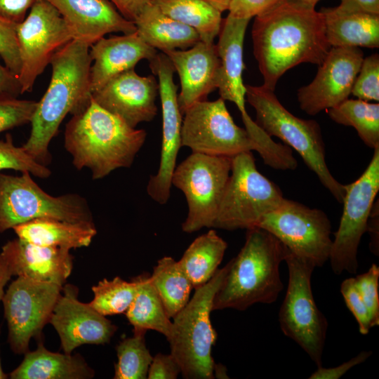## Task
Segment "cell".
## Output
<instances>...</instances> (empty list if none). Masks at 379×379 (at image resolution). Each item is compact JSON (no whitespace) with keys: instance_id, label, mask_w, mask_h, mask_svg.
Segmentation results:
<instances>
[{"instance_id":"6da1fadb","label":"cell","mask_w":379,"mask_h":379,"mask_svg":"<svg viewBox=\"0 0 379 379\" xmlns=\"http://www.w3.org/2000/svg\"><path fill=\"white\" fill-rule=\"evenodd\" d=\"M253 55L265 86L300 63H322L331 46L323 15L298 0H281L255 16L251 31Z\"/></svg>"},{"instance_id":"7a4b0ae2","label":"cell","mask_w":379,"mask_h":379,"mask_svg":"<svg viewBox=\"0 0 379 379\" xmlns=\"http://www.w3.org/2000/svg\"><path fill=\"white\" fill-rule=\"evenodd\" d=\"M51 78L31 121L30 135L22 145L37 162L51 161L48 147L67 114L84 110L91 100L90 46L72 40L51 58Z\"/></svg>"},{"instance_id":"3957f363","label":"cell","mask_w":379,"mask_h":379,"mask_svg":"<svg viewBox=\"0 0 379 379\" xmlns=\"http://www.w3.org/2000/svg\"><path fill=\"white\" fill-rule=\"evenodd\" d=\"M146 137L145 130L130 126L91 97L87 107L66 124L64 146L74 167L88 168L97 180L117 168L131 167Z\"/></svg>"},{"instance_id":"277c9868","label":"cell","mask_w":379,"mask_h":379,"mask_svg":"<svg viewBox=\"0 0 379 379\" xmlns=\"http://www.w3.org/2000/svg\"><path fill=\"white\" fill-rule=\"evenodd\" d=\"M246 230L243 247L228 262L213 298V310H245L256 303L272 304L284 288L279 267L284 261L285 246L261 227Z\"/></svg>"},{"instance_id":"5b68a950","label":"cell","mask_w":379,"mask_h":379,"mask_svg":"<svg viewBox=\"0 0 379 379\" xmlns=\"http://www.w3.org/2000/svg\"><path fill=\"white\" fill-rule=\"evenodd\" d=\"M246 86V101L255 111V122L270 137L275 136L295 150L338 202L344 199L345 185L331 174L326 161V149L317 121L291 114L279 102L274 91L264 85Z\"/></svg>"},{"instance_id":"8992f818","label":"cell","mask_w":379,"mask_h":379,"mask_svg":"<svg viewBox=\"0 0 379 379\" xmlns=\"http://www.w3.org/2000/svg\"><path fill=\"white\" fill-rule=\"evenodd\" d=\"M228 263L218 269L211 279L195 289L187 304L173 318V329L168 340L171 354L187 379H211L215 377L216 364L212 357V347L217 333L210 318L213 301L227 272Z\"/></svg>"},{"instance_id":"52a82bcc","label":"cell","mask_w":379,"mask_h":379,"mask_svg":"<svg viewBox=\"0 0 379 379\" xmlns=\"http://www.w3.org/2000/svg\"><path fill=\"white\" fill-rule=\"evenodd\" d=\"M255 161L251 152L232 157L213 228L235 230L256 227L284 199L280 188L258 171Z\"/></svg>"},{"instance_id":"ba28073f","label":"cell","mask_w":379,"mask_h":379,"mask_svg":"<svg viewBox=\"0 0 379 379\" xmlns=\"http://www.w3.org/2000/svg\"><path fill=\"white\" fill-rule=\"evenodd\" d=\"M284 261L288 270V284L279 312L280 328L317 366H322L328 321L312 294L311 277L316 267L286 247Z\"/></svg>"},{"instance_id":"9c48e42d","label":"cell","mask_w":379,"mask_h":379,"mask_svg":"<svg viewBox=\"0 0 379 379\" xmlns=\"http://www.w3.org/2000/svg\"><path fill=\"white\" fill-rule=\"evenodd\" d=\"M14 176L0 173V232L39 218L93 222L87 201L77 194L53 197L28 171Z\"/></svg>"},{"instance_id":"30bf717a","label":"cell","mask_w":379,"mask_h":379,"mask_svg":"<svg viewBox=\"0 0 379 379\" xmlns=\"http://www.w3.org/2000/svg\"><path fill=\"white\" fill-rule=\"evenodd\" d=\"M232 157L192 152L178 166L171 185L185 196L188 212L182 230L192 233L213 227L231 173Z\"/></svg>"},{"instance_id":"8fae6325","label":"cell","mask_w":379,"mask_h":379,"mask_svg":"<svg viewBox=\"0 0 379 379\" xmlns=\"http://www.w3.org/2000/svg\"><path fill=\"white\" fill-rule=\"evenodd\" d=\"M256 227L270 232L291 253L316 267L323 266L329 259L331 223L322 210L284 198Z\"/></svg>"},{"instance_id":"7c38bea8","label":"cell","mask_w":379,"mask_h":379,"mask_svg":"<svg viewBox=\"0 0 379 379\" xmlns=\"http://www.w3.org/2000/svg\"><path fill=\"white\" fill-rule=\"evenodd\" d=\"M345 187L343 213L328 259L336 275L343 272L357 273L358 248L367 230L370 213L379 190V148L374 149L360 177Z\"/></svg>"},{"instance_id":"4fadbf2b","label":"cell","mask_w":379,"mask_h":379,"mask_svg":"<svg viewBox=\"0 0 379 379\" xmlns=\"http://www.w3.org/2000/svg\"><path fill=\"white\" fill-rule=\"evenodd\" d=\"M181 144L192 152L228 157L257 150L246 130L234 123L220 98L197 102L183 113Z\"/></svg>"},{"instance_id":"5bb4252c","label":"cell","mask_w":379,"mask_h":379,"mask_svg":"<svg viewBox=\"0 0 379 379\" xmlns=\"http://www.w3.org/2000/svg\"><path fill=\"white\" fill-rule=\"evenodd\" d=\"M63 286L22 276L9 284L1 301L7 321L8 343L15 354H25L29 351L31 338L41 337Z\"/></svg>"},{"instance_id":"9a60e30c","label":"cell","mask_w":379,"mask_h":379,"mask_svg":"<svg viewBox=\"0 0 379 379\" xmlns=\"http://www.w3.org/2000/svg\"><path fill=\"white\" fill-rule=\"evenodd\" d=\"M15 34L22 94L32 91L54 54L72 39L59 11L46 0H39L32 6L25 20L16 24Z\"/></svg>"},{"instance_id":"2e32d148","label":"cell","mask_w":379,"mask_h":379,"mask_svg":"<svg viewBox=\"0 0 379 379\" xmlns=\"http://www.w3.org/2000/svg\"><path fill=\"white\" fill-rule=\"evenodd\" d=\"M149 67L158 79L159 95L162 112V138L159 169L150 177L147 192L156 202L165 204L171 194V177L176 166L181 144L182 114L178 102V87L174 82L175 69L164 53H157L150 61Z\"/></svg>"},{"instance_id":"e0dca14e","label":"cell","mask_w":379,"mask_h":379,"mask_svg":"<svg viewBox=\"0 0 379 379\" xmlns=\"http://www.w3.org/2000/svg\"><path fill=\"white\" fill-rule=\"evenodd\" d=\"M363 59L360 48L331 47L314 79L298 90L300 109L314 116L347 100Z\"/></svg>"},{"instance_id":"ac0fdd59","label":"cell","mask_w":379,"mask_h":379,"mask_svg":"<svg viewBox=\"0 0 379 379\" xmlns=\"http://www.w3.org/2000/svg\"><path fill=\"white\" fill-rule=\"evenodd\" d=\"M78 292L77 286L64 284L49 319L66 354L82 345L108 343L117 329L88 303L80 302Z\"/></svg>"},{"instance_id":"d6986e66","label":"cell","mask_w":379,"mask_h":379,"mask_svg":"<svg viewBox=\"0 0 379 379\" xmlns=\"http://www.w3.org/2000/svg\"><path fill=\"white\" fill-rule=\"evenodd\" d=\"M158 95L156 77L140 76L134 69L116 76L91 93L98 105L133 128L157 116Z\"/></svg>"},{"instance_id":"ffe728a7","label":"cell","mask_w":379,"mask_h":379,"mask_svg":"<svg viewBox=\"0 0 379 379\" xmlns=\"http://www.w3.org/2000/svg\"><path fill=\"white\" fill-rule=\"evenodd\" d=\"M180 81L178 102L183 113L217 89L220 59L216 44L199 41L185 50L164 52Z\"/></svg>"},{"instance_id":"44dd1931","label":"cell","mask_w":379,"mask_h":379,"mask_svg":"<svg viewBox=\"0 0 379 379\" xmlns=\"http://www.w3.org/2000/svg\"><path fill=\"white\" fill-rule=\"evenodd\" d=\"M60 13L72 40L91 46L107 34L136 32L109 0H46Z\"/></svg>"},{"instance_id":"7402d4cb","label":"cell","mask_w":379,"mask_h":379,"mask_svg":"<svg viewBox=\"0 0 379 379\" xmlns=\"http://www.w3.org/2000/svg\"><path fill=\"white\" fill-rule=\"evenodd\" d=\"M13 276L64 285L73 267L69 249L36 245L17 238L0 252Z\"/></svg>"},{"instance_id":"603a6c76","label":"cell","mask_w":379,"mask_h":379,"mask_svg":"<svg viewBox=\"0 0 379 379\" xmlns=\"http://www.w3.org/2000/svg\"><path fill=\"white\" fill-rule=\"evenodd\" d=\"M249 21L228 15L222 20L216 44L220 59L217 87L220 98L236 105L244 126L253 121L246 109V86L242 77L244 41Z\"/></svg>"},{"instance_id":"cb8c5ba5","label":"cell","mask_w":379,"mask_h":379,"mask_svg":"<svg viewBox=\"0 0 379 379\" xmlns=\"http://www.w3.org/2000/svg\"><path fill=\"white\" fill-rule=\"evenodd\" d=\"M93 61L90 72L91 93L116 76L132 69L142 60L150 61L158 53L137 32L102 37L90 46Z\"/></svg>"},{"instance_id":"d4e9b609","label":"cell","mask_w":379,"mask_h":379,"mask_svg":"<svg viewBox=\"0 0 379 379\" xmlns=\"http://www.w3.org/2000/svg\"><path fill=\"white\" fill-rule=\"evenodd\" d=\"M94 371L79 354H60L46 349L41 342L36 350L25 354L20 364L8 375L11 379H88Z\"/></svg>"},{"instance_id":"484cf974","label":"cell","mask_w":379,"mask_h":379,"mask_svg":"<svg viewBox=\"0 0 379 379\" xmlns=\"http://www.w3.org/2000/svg\"><path fill=\"white\" fill-rule=\"evenodd\" d=\"M13 230L18 238L27 242L69 250L89 246L97 234L94 222H71L54 218L34 219Z\"/></svg>"},{"instance_id":"4316f807","label":"cell","mask_w":379,"mask_h":379,"mask_svg":"<svg viewBox=\"0 0 379 379\" xmlns=\"http://www.w3.org/2000/svg\"><path fill=\"white\" fill-rule=\"evenodd\" d=\"M331 47H379V15L343 13L335 8L320 11Z\"/></svg>"},{"instance_id":"83f0119b","label":"cell","mask_w":379,"mask_h":379,"mask_svg":"<svg viewBox=\"0 0 379 379\" xmlns=\"http://www.w3.org/2000/svg\"><path fill=\"white\" fill-rule=\"evenodd\" d=\"M133 22L143 41L162 53L185 50L201 41L194 29L166 15L152 2Z\"/></svg>"},{"instance_id":"f1b7e54d","label":"cell","mask_w":379,"mask_h":379,"mask_svg":"<svg viewBox=\"0 0 379 379\" xmlns=\"http://www.w3.org/2000/svg\"><path fill=\"white\" fill-rule=\"evenodd\" d=\"M138 282L137 293L125 312L133 333L156 331L164 335L167 340L171 338L173 323L154 288L150 275L145 273L136 277Z\"/></svg>"},{"instance_id":"f546056e","label":"cell","mask_w":379,"mask_h":379,"mask_svg":"<svg viewBox=\"0 0 379 379\" xmlns=\"http://www.w3.org/2000/svg\"><path fill=\"white\" fill-rule=\"evenodd\" d=\"M227 244L213 230L195 239L178 261L196 289L207 283L218 269Z\"/></svg>"},{"instance_id":"4dcf8cb0","label":"cell","mask_w":379,"mask_h":379,"mask_svg":"<svg viewBox=\"0 0 379 379\" xmlns=\"http://www.w3.org/2000/svg\"><path fill=\"white\" fill-rule=\"evenodd\" d=\"M151 2L166 15L194 29L201 41L214 43L220 33L222 13L204 0H152Z\"/></svg>"},{"instance_id":"1f68e13d","label":"cell","mask_w":379,"mask_h":379,"mask_svg":"<svg viewBox=\"0 0 379 379\" xmlns=\"http://www.w3.org/2000/svg\"><path fill=\"white\" fill-rule=\"evenodd\" d=\"M150 279L168 316L173 318L190 300L193 288L190 279L178 261L165 256L158 260Z\"/></svg>"},{"instance_id":"d6a6232c","label":"cell","mask_w":379,"mask_h":379,"mask_svg":"<svg viewBox=\"0 0 379 379\" xmlns=\"http://www.w3.org/2000/svg\"><path fill=\"white\" fill-rule=\"evenodd\" d=\"M326 111L335 123L354 127L366 145L379 148L378 102L347 98Z\"/></svg>"},{"instance_id":"836d02e7","label":"cell","mask_w":379,"mask_h":379,"mask_svg":"<svg viewBox=\"0 0 379 379\" xmlns=\"http://www.w3.org/2000/svg\"><path fill=\"white\" fill-rule=\"evenodd\" d=\"M138 288L136 277L127 281L119 277L104 279L92 287L93 299L88 304L100 314L107 316L125 313Z\"/></svg>"},{"instance_id":"e575fe53","label":"cell","mask_w":379,"mask_h":379,"mask_svg":"<svg viewBox=\"0 0 379 379\" xmlns=\"http://www.w3.org/2000/svg\"><path fill=\"white\" fill-rule=\"evenodd\" d=\"M146 333H133L117 346L115 379H146L153 357L146 346Z\"/></svg>"},{"instance_id":"d590c367","label":"cell","mask_w":379,"mask_h":379,"mask_svg":"<svg viewBox=\"0 0 379 379\" xmlns=\"http://www.w3.org/2000/svg\"><path fill=\"white\" fill-rule=\"evenodd\" d=\"M12 169L20 172L28 171L39 178H48L51 170L37 162L22 147L14 145L11 134L7 133L4 140H0V171Z\"/></svg>"},{"instance_id":"8d00e7d4","label":"cell","mask_w":379,"mask_h":379,"mask_svg":"<svg viewBox=\"0 0 379 379\" xmlns=\"http://www.w3.org/2000/svg\"><path fill=\"white\" fill-rule=\"evenodd\" d=\"M351 94L364 101H379V55L364 58Z\"/></svg>"},{"instance_id":"74e56055","label":"cell","mask_w":379,"mask_h":379,"mask_svg":"<svg viewBox=\"0 0 379 379\" xmlns=\"http://www.w3.org/2000/svg\"><path fill=\"white\" fill-rule=\"evenodd\" d=\"M37 102L0 95V133L31 122Z\"/></svg>"},{"instance_id":"f35d334b","label":"cell","mask_w":379,"mask_h":379,"mask_svg":"<svg viewBox=\"0 0 379 379\" xmlns=\"http://www.w3.org/2000/svg\"><path fill=\"white\" fill-rule=\"evenodd\" d=\"M355 278L357 286L367 307L371 327L379 325V267L373 264L368 270Z\"/></svg>"},{"instance_id":"ab89813d","label":"cell","mask_w":379,"mask_h":379,"mask_svg":"<svg viewBox=\"0 0 379 379\" xmlns=\"http://www.w3.org/2000/svg\"><path fill=\"white\" fill-rule=\"evenodd\" d=\"M340 293L347 307L357 321L359 333L362 335H366L372 328L370 317L357 286L354 277L345 279L341 283Z\"/></svg>"},{"instance_id":"60d3db41","label":"cell","mask_w":379,"mask_h":379,"mask_svg":"<svg viewBox=\"0 0 379 379\" xmlns=\"http://www.w3.org/2000/svg\"><path fill=\"white\" fill-rule=\"evenodd\" d=\"M16 24L0 18V57L18 78L21 63L15 34Z\"/></svg>"},{"instance_id":"b9f144b4","label":"cell","mask_w":379,"mask_h":379,"mask_svg":"<svg viewBox=\"0 0 379 379\" xmlns=\"http://www.w3.org/2000/svg\"><path fill=\"white\" fill-rule=\"evenodd\" d=\"M281 0H231L229 15L239 19H251L265 12Z\"/></svg>"},{"instance_id":"7bdbcfd3","label":"cell","mask_w":379,"mask_h":379,"mask_svg":"<svg viewBox=\"0 0 379 379\" xmlns=\"http://www.w3.org/2000/svg\"><path fill=\"white\" fill-rule=\"evenodd\" d=\"M180 373H181L180 365L171 354L159 353L152 359L147 378L175 379Z\"/></svg>"},{"instance_id":"ee69618b","label":"cell","mask_w":379,"mask_h":379,"mask_svg":"<svg viewBox=\"0 0 379 379\" xmlns=\"http://www.w3.org/2000/svg\"><path fill=\"white\" fill-rule=\"evenodd\" d=\"M371 351H362L354 357L332 368L317 366V369L309 377L310 379H338L354 366L365 361L371 355Z\"/></svg>"},{"instance_id":"f6af8a7d","label":"cell","mask_w":379,"mask_h":379,"mask_svg":"<svg viewBox=\"0 0 379 379\" xmlns=\"http://www.w3.org/2000/svg\"><path fill=\"white\" fill-rule=\"evenodd\" d=\"M39 0H0V18L14 24L23 21L28 10Z\"/></svg>"},{"instance_id":"bcb514c9","label":"cell","mask_w":379,"mask_h":379,"mask_svg":"<svg viewBox=\"0 0 379 379\" xmlns=\"http://www.w3.org/2000/svg\"><path fill=\"white\" fill-rule=\"evenodd\" d=\"M336 10L343 13H364L379 15V0H340Z\"/></svg>"},{"instance_id":"7dc6e473","label":"cell","mask_w":379,"mask_h":379,"mask_svg":"<svg viewBox=\"0 0 379 379\" xmlns=\"http://www.w3.org/2000/svg\"><path fill=\"white\" fill-rule=\"evenodd\" d=\"M22 94L19 79L4 65L0 62V95L18 98Z\"/></svg>"},{"instance_id":"c3c4849f","label":"cell","mask_w":379,"mask_h":379,"mask_svg":"<svg viewBox=\"0 0 379 379\" xmlns=\"http://www.w3.org/2000/svg\"><path fill=\"white\" fill-rule=\"evenodd\" d=\"M126 19L134 21L151 0H109Z\"/></svg>"},{"instance_id":"681fc988","label":"cell","mask_w":379,"mask_h":379,"mask_svg":"<svg viewBox=\"0 0 379 379\" xmlns=\"http://www.w3.org/2000/svg\"><path fill=\"white\" fill-rule=\"evenodd\" d=\"M370 235V250L375 255L379 253V206L378 199L374 202L367 223Z\"/></svg>"},{"instance_id":"f907efd6","label":"cell","mask_w":379,"mask_h":379,"mask_svg":"<svg viewBox=\"0 0 379 379\" xmlns=\"http://www.w3.org/2000/svg\"><path fill=\"white\" fill-rule=\"evenodd\" d=\"M12 273L0 253V301L4 295V288L12 277Z\"/></svg>"},{"instance_id":"816d5d0a","label":"cell","mask_w":379,"mask_h":379,"mask_svg":"<svg viewBox=\"0 0 379 379\" xmlns=\"http://www.w3.org/2000/svg\"><path fill=\"white\" fill-rule=\"evenodd\" d=\"M221 13L227 11L231 0H204Z\"/></svg>"},{"instance_id":"f5cc1de1","label":"cell","mask_w":379,"mask_h":379,"mask_svg":"<svg viewBox=\"0 0 379 379\" xmlns=\"http://www.w3.org/2000/svg\"><path fill=\"white\" fill-rule=\"evenodd\" d=\"M303 4L315 7L319 0H298Z\"/></svg>"},{"instance_id":"db71d44e","label":"cell","mask_w":379,"mask_h":379,"mask_svg":"<svg viewBox=\"0 0 379 379\" xmlns=\"http://www.w3.org/2000/svg\"><path fill=\"white\" fill-rule=\"evenodd\" d=\"M1 333V330H0ZM8 378V375L5 373L3 371V368L1 367V358H0V379H6Z\"/></svg>"},{"instance_id":"11a10c76","label":"cell","mask_w":379,"mask_h":379,"mask_svg":"<svg viewBox=\"0 0 379 379\" xmlns=\"http://www.w3.org/2000/svg\"><path fill=\"white\" fill-rule=\"evenodd\" d=\"M152 1V0H151Z\"/></svg>"}]
</instances>
